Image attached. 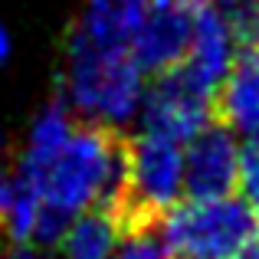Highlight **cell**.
Listing matches in <instances>:
<instances>
[{"label": "cell", "instance_id": "6da1fadb", "mask_svg": "<svg viewBox=\"0 0 259 259\" xmlns=\"http://www.w3.org/2000/svg\"><path fill=\"white\" fill-rule=\"evenodd\" d=\"M145 92L148 72L135 59L132 43L76 26L63 79V102L72 115L102 128H125L141 118Z\"/></svg>", "mask_w": 259, "mask_h": 259}, {"label": "cell", "instance_id": "7a4b0ae2", "mask_svg": "<svg viewBox=\"0 0 259 259\" xmlns=\"http://www.w3.org/2000/svg\"><path fill=\"white\" fill-rule=\"evenodd\" d=\"M23 184L36 190L46 207L66 220L89 207L118 210L125 194V148L115 141L112 128L92 121L76 125L56 158Z\"/></svg>", "mask_w": 259, "mask_h": 259}, {"label": "cell", "instance_id": "3957f363", "mask_svg": "<svg viewBox=\"0 0 259 259\" xmlns=\"http://www.w3.org/2000/svg\"><path fill=\"white\" fill-rule=\"evenodd\" d=\"M174 259H233L256 240L259 220L243 197H187L158 220Z\"/></svg>", "mask_w": 259, "mask_h": 259}, {"label": "cell", "instance_id": "277c9868", "mask_svg": "<svg viewBox=\"0 0 259 259\" xmlns=\"http://www.w3.org/2000/svg\"><path fill=\"white\" fill-rule=\"evenodd\" d=\"M184 194V141L141 128L125 148V194L115 210L121 230L158 227Z\"/></svg>", "mask_w": 259, "mask_h": 259}, {"label": "cell", "instance_id": "5b68a950", "mask_svg": "<svg viewBox=\"0 0 259 259\" xmlns=\"http://www.w3.org/2000/svg\"><path fill=\"white\" fill-rule=\"evenodd\" d=\"M217 92L194 79L184 66L158 72L154 82H148L145 105H141V128L171 135L177 141H187L213 121Z\"/></svg>", "mask_w": 259, "mask_h": 259}, {"label": "cell", "instance_id": "8992f818", "mask_svg": "<svg viewBox=\"0 0 259 259\" xmlns=\"http://www.w3.org/2000/svg\"><path fill=\"white\" fill-rule=\"evenodd\" d=\"M243 145L223 121L203 125L184 141V187L187 197H223L240 187Z\"/></svg>", "mask_w": 259, "mask_h": 259}, {"label": "cell", "instance_id": "52a82bcc", "mask_svg": "<svg viewBox=\"0 0 259 259\" xmlns=\"http://www.w3.org/2000/svg\"><path fill=\"white\" fill-rule=\"evenodd\" d=\"M197 7H184L174 0H154L141 26L132 36V53L145 72H167L184 63L194 33Z\"/></svg>", "mask_w": 259, "mask_h": 259}, {"label": "cell", "instance_id": "ba28073f", "mask_svg": "<svg viewBox=\"0 0 259 259\" xmlns=\"http://www.w3.org/2000/svg\"><path fill=\"white\" fill-rule=\"evenodd\" d=\"M240 33L233 30L227 17L217 10L213 4L203 0L194 13V33H190V46L184 56V69L213 92H220L223 79L230 76L236 56H240Z\"/></svg>", "mask_w": 259, "mask_h": 259}, {"label": "cell", "instance_id": "9c48e42d", "mask_svg": "<svg viewBox=\"0 0 259 259\" xmlns=\"http://www.w3.org/2000/svg\"><path fill=\"white\" fill-rule=\"evenodd\" d=\"M223 125H230L240 138H259V43H246L236 56L230 76L217 92Z\"/></svg>", "mask_w": 259, "mask_h": 259}, {"label": "cell", "instance_id": "30bf717a", "mask_svg": "<svg viewBox=\"0 0 259 259\" xmlns=\"http://www.w3.org/2000/svg\"><path fill=\"white\" fill-rule=\"evenodd\" d=\"M125 236L121 220L108 207H89L69 220L63 233V256L66 259H112Z\"/></svg>", "mask_w": 259, "mask_h": 259}, {"label": "cell", "instance_id": "8fae6325", "mask_svg": "<svg viewBox=\"0 0 259 259\" xmlns=\"http://www.w3.org/2000/svg\"><path fill=\"white\" fill-rule=\"evenodd\" d=\"M72 132H76L72 108L66 105V102H53V105H46L43 112L33 118L30 132H26V148H23V154H20L17 174L23 177V181L36 177L59 154V148L69 141Z\"/></svg>", "mask_w": 259, "mask_h": 259}, {"label": "cell", "instance_id": "7c38bea8", "mask_svg": "<svg viewBox=\"0 0 259 259\" xmlns=\"http://www.w3.org/2000/svg\"><path fill=\"white\" fill-rule=\"evenodd\" d=\"M240 190L243 200L253 207L259 220V138L243 145V161H240Z\"/></svg>", "mask_w": 259, "mask_h": 259}, {"label": "cell", "instance_id": "4fadbf2b", "mask_svg": "<svg viewBox=\"0 0 259 259\" xmlns=\"http://www.w3.org/2000/svg\"><path fill=\"white\" fill-rule=\"evenodd\" d=\"M4 259H50V256H46L43 249H33L30 243H20V246H13Z\"/></svg>", "mask_w": 259, "mask_h": 259}, {"label": "cell", "instance_id": "5bb4252c", "mask_svg": "<svg viewBox=\"0 0 259 259\" xmlns=\"http://www.w3.org/2000/svg\"><path fill=\"white\" fill-rule=\"evenodd\" d=\"M10 50H13V36H10V30L0 23V63L10 56Z\"/></svg>", "mask_w": 259, "mask_h": 259}, {"label": "cell", "instance_id": "9a60e30c", "mask_svg": "<svg viewBox=\"0 0 259 259\" xmlns=\"http://www.w3.org/2000/svg\"><path fill=\"white\" fill-rule=\"evenodd\" d=\"M233 259H259V240H253V243H246V246L240 249Z\"/></svg>", "mask_w": 259, "mask_h": 259}, {"label": "cell", "instance_id": "2e32d148", "mask_svg": "<svg viewBox=\"0 0 259 259\" xmlns=\"http://www.w3.org/2000/svg\"><path fill=\"white\" fill-rule=\"evenodd\" d=\"M174 4H184V7H200L203 0H174Z\"/></svg>", "mask_w": 259, "mask_h": 259}, {"label": "cell", "instance_id": "e0dca14e", "mask_svg": "<svg viewBox=\"0 0 259 259\" xmlns=\"http://www.w3.org/2000/svg\"><path fill=\"white\" fill-rule=\"evenodd\" d=\"M0 158H4V135H0Z\"/></svg>", "mask_w": 259, "mask_h": 259}]
</instances>
